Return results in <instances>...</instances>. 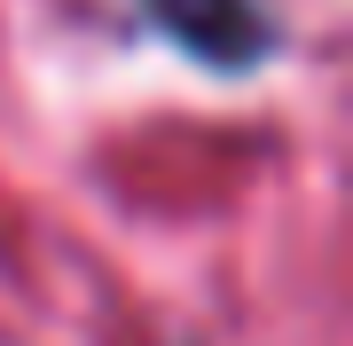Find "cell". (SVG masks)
I'll list each match as a JSON object with an SVG mask.
<instances>
[{
	"instance_id": "obj_1",
	"label": "cell",
	"mask_w": 353,
	"mask_h": 346,
	"mask_svg": "<svg viewBox=\"0 0 353 346\" xmlns=\"http://www.w3.org/2000/svg\"><path fill=\"white\" fill-rule=\"evenodd\" d=\"M141 8L181 55H196L212 71H259L283 39L267 0H141Z\"/></svg>"
}]
</instances>
